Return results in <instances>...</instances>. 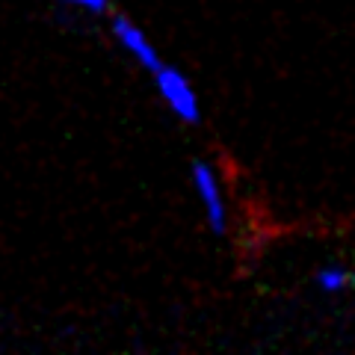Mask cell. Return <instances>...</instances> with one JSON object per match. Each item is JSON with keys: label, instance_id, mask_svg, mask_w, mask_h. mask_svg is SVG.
Segmentation results:
<instances>
[{"label": "cell", "instance_id": "2", "mask_svg": "<svg viewBox=\"0 0 355 355\" xmlns=\"http://www.w3.org/2000/svg\"><path fill=\"white\" fill-rule=\"evenodd\" d=\"M193 187H196L198 202H202L207 228L214 231V234H225L228 231V202H225V196H222V184H219L214 163H207V160L193 163Z\"/></svg>", "mask_w": 355, "mask_h": 355}, {"label": "cell", "instance_id": "1", "mask_svg": "<svg viewBox=\"0 0 355 355\" xmlns=\"http://www.w3.org/2000/svg\"><path fill=\"white\" fill-rule=\"evenodd\" d=\"M151 74H154V86H157L166 107L181 121H187V125H198V121H202V104H198V95L190 86V80H187L175 65H166V62Z\"/></svg>", "mask_w": 355, "mask_h": 355}, {"label": "cell", "instance_id": "5", "mask_svg": "<svg viewBox=\"0 0 355 355\" xmlns=\"http://www.w3.org/2000/svg\"><path fill=\"white\" fill-rule=\"evenodd\" d=\"M60 3H69L74 9H83V12H89V15H101V12H107L110 0H60Z\"/></svg>", "mask_w": 355, "mask_h": 355}, {"label": "cell", "instance_id": "4", "mask_svg": "<svg viewBox=\"0 0 355 355\" xmlns=\"http://www.w3.org/2000/svg\"><path fill=\"white\" fill-rule=\"evenodd\" d=\"M317 284H320V291H326V293H338L347 284H352V275L343 270V266H323V270L317 272Z\"/></svg>", "mask_w": 355, "mask_h": 355}, {"label": "cell", "instance_id": "3", "mask_svg": "<svg viewBox=\"0 0 355 355\" xmlns=\"http://www.w3.org/2000/svg\"><path fill=\"white\" fill-rule=\"evenodd\" d=\"M113 36L119 42V48L125 51L142 71H157L163 65L157 48H154V42L146 36V30H142L139 24H133L128 15H116L113 18Z\"/></svg>", "mask_w": 355, "mask_h": 355}, {"label": "cell", "instance_id": "6", "mask_svg": "<svg viewBox=\"0 0 355 355\" xmlns=\"http://www.w3.org/2000/svg\"><path fill=\"white\" fill-rule=\"evenodd\" d=\"M352 284H355V275H352Z\"/></svg>", "mask_w": 355, "mask_h": 355}]
</instances>
